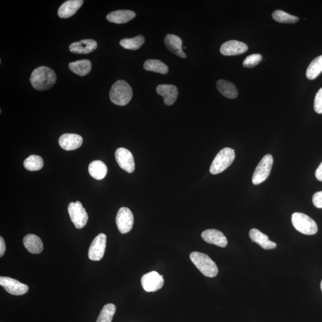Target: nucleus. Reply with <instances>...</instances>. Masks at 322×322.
Instances as JSON below:
<instances>
[{
	"label": "nucleus",
	"mask_w": 322,
	"mask_h": 322,
	"mask_svg": "<svg viewBox=\"0 0 322 322\" xmlns=\"http://www.w3.org/2000/svg\"><path fill=\"white\" fill-rule=\"evenodd\" d=\"M56 75L53 69L42 66L32 72L30 82L35 90L44 91L50 89L56 82Z\"/></svg>",
	"instance_id": "obj_1"
},
{
	"label": "nucleus",
	"mask_w": 322,
	"mask_h": 322,
	"mask_svg": "<svg viewBox=\"0 0 322 322\" xmlns=\"http://www.w3.org/2000/svg\"><path fill=\"white\" fill-rule=\"evenodd\" d=\"M109 97L113 104L118 106H125L132 98V88L125 80H117L110 90Z\"/></svg>",
	"instance_id": "obj_2"
},
{
	"label": "nucleus",
	"mask_w": 322,
	"mask_h": 322,
	"mask_svg": "<svg viewBox=\"0 0 322 322\" xmlns=\"http://www.w3.org/2000/svg\"><path fill=\"white\" fill-rule=\"evenodd\" d=\"M190 260L204 276L214 277L217 275V265L209 256L199 252H193L190 255Z\"/></svg>",
	"instance_id": "obj_3"
},
{
	"label": "nucleus",
	"mask_w": 322,
	"mask_h": 322,
	"mask_svg": "<svg viewBox=\"0 0 322 322\" xmlns=\"http://www.w3.org/2000/svg\"><path fill=\"white\" fill-rule=\"evenodd\" d=\"M235 158V153L233 149L225 148L221 150L215 157L210 167L212 174L222 173L231 165Z\"/></svg>",
	"instance_id": "obj_4"
},
{
	"label": "nucleus",
	"mask_w": 322,
	"mask_h": 322,
	"mask_svg": "<svg viewBox=\"0 0 322 322\" xmlns=\"http://www.w3.org/2000/svg\"><path fill=\"white\" fill-rule=\"evenodd\" d=\"M291 222L294 228L305 235H313L317 232L316 222L306 214L295 213L292 215Z\"/></svg>",
	"instance_id": "obj_5"
},
{
	"label": "nucleus",
	"mask_w": 322,
	"mask_h": 322,
	"mask_svg": "<svg viewBox=\"0 0 322 322\" xmlns=\"http://www.w3.org/2000/svg\"><path fill=\"white\" fill-rule=\"evenodd\" d=\"M273 158L272 155H265L256 167L252 182L254 185H258L264 182L269 176L272 170Z\"/></svg>",
	"instance_id": "obj_6"
},
{
	"label": "nucleus",
	"mask_w": 322,
	"mask_h": 322,
	"mask_svg": "<svg viewBox=\"0 0 322 322\" xmlns=\"http://www.w3.org/2000/svg\"><path fill=\"white\" fill-rule=\"evenodd\" d=\"M68 213L73 224L76 229H82L87 225L89 215L82 203L76 201L69 204Z\"/></svg>",
	"instance_id": "obj_7"
},
{
	"label": "nucleus",
	"mask_w": 322,
	"mask_h": 322,
	"mask_svg": "<svg viewBox=\"0 0 322 322\" xmlns=\"http://www.w3.org/2000/svg\"><path fill=\"white\" fill-rule=\"evenodd\" d=\"M116 223L120 233L126 234L131 231L134 224V216L129 208H120L116 215Z\"/></svg>",
	"instance_id": "obj_8"
},
{
	"label": "nucleus",
	"mask_w": 322,
	"mask_h": 322,
	"mask_svg": "<svg viewBox=\"0 0 322 322\" xmlns=\"http://www.w3.org/2000/svg\"><path fill=\"white\" fill-rule=\"evenodd\" d=\"M143 288L146 292H155L162 288L164 284L163 276L155 271L144 274L141 279Z\"/></svg>",
	"instance_id": "obj_9"
},
{
	"label": "nucleus",
	"mask_w": 322,
	"mask_h": 322,
	"mask_svg": "<svg viewBox=\"0 0 322 322\" xmlns=\"http://www.w3.org/2000/svg\"><path fill=\"white\" fill-rule=\"evenodd\" d=\"M106 246H107V236L104 233H100L95 237L90 245L88 255L91 260L100 261L104 257Z\"/></svg>",
	"instance_id": "obj_10"
},
{
	"label": "nucleus",
	"mask_w": 322,
	"mask_h": 322,
	"mask_svg": "<svg viewBox=\"0 0 322 322\" xmlns=\"http://www.w3.org/2000/svg\"><path fill=\"white\" fill-rule=\"evenodd\" d=\"M0 285L10 294L22 295L29 290L28 285L9 277H0Z\"/></svg>",
	"instance_id": "obj_11"
},
{
	"label": "nucleus",
	"mask_w": 322,
	"mask_h": 322,
	"mask_svg": "<svg viewBox=\"0 0 322 322\" xmlns=\"http://www.w3.org/2000/svg\"><path fill=\"white\" fill-rule=\"evenodd\" d=\"M117 163L123 170L132 173L135 170V163L132 153L129 150L119 148L115 152Z\"/></svg>",
	"instance_id": "obj_12"
},
{
	"label": "nucleus",
	"mask_w": 322,
	"mask_h": 322,
	"mask_svg": "<svg viewBox=\"0 0 322 322\" xmlns=\"http://www.w3.org/2000/svg\"><path fill=\"white\" fill-rule=\"evenodd\" d=\"M248 49L246 44L236 40H230L223 44L220 52L224 56H236L246 52Z\"/></svg>",
	"instance_id": "obj_13"
},
{
	"label": "nucleus",
	"mask_w": 322,
	"mask_h": 322,
	"mask_svg": "<svg viewBox=\"0 0 322 322\" xmlns=\"http://www.w3.org/2000/svg\"><path fill=\"white\" fill-rule=\"evenodd\" d=\"M83 138L80 135L76 134L67 133L62 135L58 139V144L65 151H73L80 147Z\"/></svg>",
	"instance_id": "obj_14"
},
{
	"label": "nucleus",
	"mask_w": 322,
	"mask_h": 322,
	"mask_svg": "<svg viewBox=\"0 0 322 322\" xmlns=\"http://www.w3.org/2000/svg\"><path fill=\"white\" fill-rule=\"evenodd\" d=\"M156 91L163 97L164 104L167 106L173 105L177 100L178 91L176 86L171 84H161L156 87Z\"/></svg>",
	"instance_id": "obj_15"
},
{
	"label": "nucleus",
	"mask_w": 322,
	"mask_h": 322,
	"mask_svg": "<svg viewBox=\"0 0 322 322\" xmlns=\"http://www.w3.org/2000/svg\"><path fill=\"white\" fill-rule=\"evenodd\" d=\"M201 236L206 243L217 245V246L222 248L226 247L228 243L224 234L216 229L205 230L202 233Z\"/></svg>",
	"instance_id": "obj_16"
},
{
	"label": "nucleus",
	"mask_w": 322,
	"mask_h": 322,
	"mask_svg": "<svg viewBox=\"0 0 322 322\" xmlns=\"http://www.w3.org/2000/svg\"><path fill=\"white\" fill-rule=\"evenodd\" d=\"M97 47V43L93 39H83L78 42H75L69 46V50L73 53L85 54H89Z\"/></svg>",
	"instance_id": "obj_17"
},
{
	"label": "nucleus",
	"mask_w": 322,
	"mask_h": 322,
	"mask_svg": "<svg viewBox=\"0 0 322 322\" xmlns=\"http://www.w3.org/2000/svg\"><path fill=\"white\" fill-rule=\"evenodd\" d=\"M83 3V0H69L65 2L58 10V16L63 19H67L74 15L82 6Z\"/></svg>",
	"instance_id": "obj_18"
},
{
	"label": "nucleus",
	"mask_w": 322,
	"mask_h": 322,
	"mask_svg": "<svg viewBox=\"0 0 322 322\" xmlns=\"http://www.w3.org/2000/svg\"><path fill=\"white\" fill-rule=\"evenodd\" d=\"M249 235L252 242L257 243L265 250H273L277 247L275 243L270 240L268 236L257 229H252Z\"/></svg>",
	"instance_id": "obj_19"
},
{
	"label": "nucleus",
	"mask_w": 322,
	"mask_h": 322,
	"mask_svg": "<svg viewBox=\"0 0 322 322\" xmlns=\"http://www.w3.org/2000/svg\"><path fill=\"white\" fill-rule=\"evenodd\" d=\"M167 49L176 56L186 58V55L182 49V40L178 36L168 34L164 39Z\"/></svg>",
	"instance_id": "obj_20"
},
{
	"label": "nucleus",
	"mask_w": 322,
	"mask_h": 322,
	"mask_svg": "<svg viewBox=\"0 0 322 322\" xmlns=\"http://www.w3.org/2000/svg\"><path fill=\"white\" fill-rule=\"evenodd\" d=\"M135 17V13L133 11L120 10L108 14L107 19L110 23L122 24L127 23Z\"/></svg>",
	"instance_id": "obj_21"
},
{
	"label": "nucleus",
	"mask_w": 322,
	"mask_h": 322,
	"mask_svg": "<svg viewBox=\"0 0 322 322\" xmlns=\"http://www.w3.org/2000/svg\"><path fill=\"white\" fill-rule=\"evenodd\" d=\"M23 243L25 248L32 254H39L43 250V244L39 237L33 234L25 236Z\"/></svg>",
	"instance_id": "obj_22"
},
{
	"label": "nucleus",
	"mask_w": 322,
	"mask_h": 322,
	"mask_svg": "<svg viewBox=\"0 0 322 322\" xmlns=\"http://www.w3.org/2000/svg\"><path fill=\"white\" fill-rule=\"evenodd\" d=\"M217 90L225 97L233 99L238 96L237 88L232 83L224 79H219L217 83Z\"/></svg>",
	"instance_id": "obj_23"
},
{
	"label": "nucleus",
	"mask_w": 322,
	"mask_h": 322,
	"mask_svg": "<svg viewBox=\"0 0 322 322\" xmlns=\"http://www.w3.org/2000/svg\"><path fill=\"white\" fill-rule=\"evenodd\" d=\"M89 171L91 177L96 180H102L108 173V168L101 160H94L89 166Z\"/></svg>",
	"instance_id": "obj_24"
},
{
	"label": "nucleus",
	"mask_w": 322,
	"mask_h": 322,
	"mask_svg": "<svg viewBox=\"0 0 322 322\" xmlns=\"http://www.w3.org/2000/svg\"><path fill=\"white\" fill-rule=\"evenodd\" d=\"M69 68L74 74L79 76H86L91 70V63L89 60L84 59L71 62Z\"/></svg>",
	"instance_id": "obj_25"
},
{
	"label": "nucleus",
	"mask_w": 322,
	"mask_h": 322,
	"mask_svg": "<svg viewBox=\"0 0 322 322\" xmlns=\"http://www.w3.org/2000/svg\"><path fill=\"white\" fill-rule=\"evenodd\" d=\"M144 68L145 70L152 71L158 74L166 75L168 74V67L166 64L159 60L149 59L145 62Z\"/></svg>",
	"instance_id": "obj_26"
},
{
	"label": "nucleus",
	"mask_w": 322,
	"mask_h": 322,
	"mask_svg": "<svg viewBox=\"0 0 322 322\" xmlns=\"http://www.w3.org/2000/svg\"><path fill=\"white\" fill-rule=\"evenodd\" d=\"M145 42L144 36L139 35L132 38H124L120 41V45L127 50H137L140 48Z\"/></svg>",
	"instance_id": "obj_27"
},
{
	"label": "nucleus",
	"mask_w": 322,
	"mask_h": 322,
	"mask_svg": "<svg viewBox=\"0 0 322 322\" xmlns=\"http://www.w3.org/2000/svg\"><path fill=\"white\" fill-rule=\"evenodd\" d=\"M322 72V55L314 58L307 69L306 76L309 79L313 80Z\"/></svg>",
	"instance_id": "obj_28"
},
{
	"label": "nucleus",
	"mask_w": 322,
	"mask_h": 322,
	"mask_svg": "<svg viewBox=\"0 0 322 322\" xmlns=\"http://www.w3.org/2000/svg\"><path fill=\"white\" fill-rule=\"evenodd\" d=\"M24 166L28 171H39L43 167L44 160L40 156L30 155L24 160Z\"/></svg>",
	"instance_id": "obj_29"
},
{
	"label": "nucleus",
	"mask_w": 322,
	"mask_h": 322,
	"mask_svg": "<svg viewBox=\"0 0 322 322\" xmlns=\"http://www.w3.org/2000/svg\"><path fill=\"white\" fill-rule=\"evenodd\" d=\"M272 17L274 21L281 24H295L299 21L297 16L291 15L280 10L274 11L272 14Z\"/></svg>",
	"instance_id": "obj_30"
},
{
	"label": "nucleus",
	"mask_w": 322,
	"mask_h": 322,
	"mask_svg": "<svg viewBox=\"0 0 322 322\" xmlns=\"http://www.w3.org/2000/svg\"><path fill=\"white\" fill-rule=\"evenodd\" d=\"M115 312V306L113 304H108L101 310L96 322H112Z\"/></svg>",
	"instance_id": "obj_31"
},
{
	"label": "nucleus",
	"mask_w": 322,
	"mask_h": 322,
	"mask_svg": "<svg viewBox=\"0 0 322 322\" xmlns=\"http://www.w3.org/2000/svg\"><path fill=\"white\" fill-rule=\"evenodd\" d=\"M262 56L259 54H251L248 56L243 62V66L245 68H251L257 66L262 61Z\"/></svg>",
	"instance_id": "obj_32"
},
{
	"label": "nucleus",
	"mask_w": 322,
	"mask_h": 322,
	"mask_svg": "<svg viewBox=\"0 0 322 322\" xmlns=\"http://www.w3.org/2000/svg\"><path fill=\"white\" fill-rule=\"evenodd\" d=\"M314 109L317 113L322 114V88L317 91L314 98Z\"/></svg>",
	"instance_id": "obj_33"
},
{
	"label": "nucleus",
	"mask_w": 322,
	"mask_h": 322,
	"mask_svg": "<svg viewBox=\"0 0 322 322\" xmlns=\"http://www.w3.org/2000/svg\"><path fill=\"white\" fill-rule=\"evenodd\" d=\"M313 203L314 206L317 208H322V191L318 192L314 194L313 196Z\"/></svg>",
	"instance_id": "obj_34"
},
{
	"label": "nucleus",
	"mask_w": 322,
	"mask_h": 322,
	"mask_svg": "<svg viewBox=\"0 0 322 322\" xmlns=\"http://www.w3.org/2000/svg\"><path fill=\"white\" fill-rule=\"evenodd\" d=\"M6 250V247L5 240L2 237H0V257H3V255L5 254Z\"/></svg>",
	"instance_id": "obj_35"
},
{
	"label": "nucleus",
	"mask_w": 322,
	"mask_h": 322,
	"mask_svg": "<svg viewBox=\"0 0 322 322\" xmlns=\"http://www.w3.org/2000/svg\"><path fill=\"white\" fill-rule=\"evenodd\" d=\"M315 175L317 180L322 182V162L319 167L317 168Z\"/></svg>",
	"instance_id": "obj_36"
},
{
	"label": "nucleus",
	"mask_w": 322,
	"mask_h": 322,
	"mask_svg": "<svg viewBox=\"0 0 322 322\" xmlns=\"http://www.w3.org/2000/svg\"><path fill=\"white\" fill-rule=\"evenodd\" d=\"M320 288H321V292H322V280H321V284H320Z\"/></svg>",
	"instance_id": "obj_37"
}]
</instances>
